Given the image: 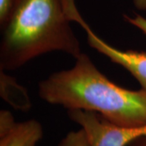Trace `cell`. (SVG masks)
<instances>
[{"instance_id": "cell-1", "label": "cell", "mask_w": 146, "mask_h": 146, "mask_svg": "<svg viewBox=\"0 0 146 146\" xmlns=\"http://www.w3.org/2000/svg\"><path fill=\"white\" fill-rule=\"evenodd\" d=\"M72 68L40 81L38 94L47 103L101 115L112 124L136 127L146 125V89L131 90L110 80L81 53Z\"/></svg>"}, {"instance_id": "cell-11", "label": "cell", "mask_w": 146, "mask_h": 146, "mask_svg": "<svg viewBox=\"0 0 146 146\" xmlns=\"http://www.w3.org/2000/svg\"><path fill=\"white\" fill-rule=\"evenodd\" d=\"M132 3L136 9L146 11V0H132Z\"/></svg>"}, {"instance_id": "cell-8", "label": "cell", "mask_w": 146, "mask_h": 146, "mask_svg": "<svg viewBox=\"0 0 146 146\" xmlns=\"http://www.w3.org/2000/svg\"><path fill=\"white\" fill-rule=\"evenodd\" d=\"M18 0H0V29L8 22Z\"/></svg>"}, {"instance_id": "cell-6", "label": "cell", "mask_w": 146, "mask_h": 146, "mask_svg": "<svg viewBox=\"0 0 146 146\" xmlns=\"http://www.w3.org/2000/svg\"><path fill=\"white\" fill-rule=\"evenodd\" d=\"M0 96L14 109L27 111L31 108V100L26 89L3 70H0Z\"/></svg>"}, {"instance_id": "cell-2", "label": "cell", "mask_w": 146, "mask_h": 146, "mask_svg": "<svg viewBox=\"0 0 146 146\" xmlns=\"http://www.w3.org/2000/svg\"><path fill=\"white\" fill-rule=\"evenodd\" d=\"M69 0H18L1 29L0 70L14 71L35 58L61 51L82 53L68 15Z\"/></svg>"}, {"instance_id": "cell-12", "label": "cell", "mask_w": 146, "mask_h": 146, "mask_svg": "<svg viewBox=\"0 0 146 146\" xmlns=\"http://www.w3.org/2000/svg\"><path fill=\"white\" fill-rule=\"evenodd\" d=\"M128 146H146V136H141L136 141H132Z\"/></svg>"}, {"instance_id": "cell-5", "label": "cell", "mask_w": 146, "mask_h": 146, "mask_svg": "<svg viewBox=\"0 0 146 146\" xmlns=\"http://www.w3.org/2000/svg\"><path fill=\"white\" fill-rule=\"evenodd\" d=\"M43 135V127L37 120L16 122L9 131L0 136V146H36Z\"/></svg>"}, {"instance_id": "cell-7", "label": "cell", "mask_w": 146, "mask_h": 146, "mask_svg": "<svg viewBox=\"0 0 146 146\" xmlns=\"http://www.w3.org/2000/svg\"><path fill=\"white\" fill-rule=\"evenodd\" d=\"M58 146H91L83 129L68 132L60 141Z\"/></svg>"}, {"instance_id": "cell-9", "label": "cell", "mask_w": 146, "mask_h": 146, "mask_svg": "<svg viewBox=\"0 0 146 146\" xmlns=\"http://www.w3.org/2000/svg\"><path fill=\"white\" fill-rule=\"evenodd\" d=\"M16 123V120L10 111L2 110L0 111V136L9 131Z\"/></svg>"}, {"instance_id": "cell-4", "label": "cell", "mask_w": 146, "mask_h": 146, "mask_svg": "<svg viewBox=\"0 0 146 146\" xmlns=\"http://www.w3.org/2000/svg\"><path fill=\"white\" fill-rule=\"evenodd\" d=\"M72 20L84 29L90 46L108 58L111 62L122 66L138 81L142 89H146V52L133 50H122L112 46L91 29L79 11L74 14Z\"/></svg>"}, {"instance_id": "cell-10", "label": "cell", "mask_w": 146, "mask_h": 146, "mask_svg": "<svg viewBox=\"0 0 146 146\" xmlns=\"http://www.w3.org/2000/svg\"><path fill=\"white\" fill-rule=\"evenodd\" d=\"M126 22L136 27L139 30H141L145 35H146V18L140 15H135L134 16H130L125 15L123 16Z\"/></svg>"}, {"instance_id": "cell-3", "label": "cell", "mask_w": 146, "mask_h": 146, "mask_svg": "<svg viewBox=\"0 0 146 146\" xmlns=\"http://www.w3.org/2000/svg\"><path fill=\"white\" fill-rule=\"evenodd\" d=\"M68 115L83 129L91 146H128L132 141L146 136V125L119 127L94 112L82 110H69Z\"/></svg>"}]
</instances>
